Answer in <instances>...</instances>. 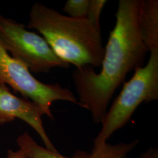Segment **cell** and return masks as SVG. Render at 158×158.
<instances>
[{
  "instance_id": "cell-14",
  "label": "cell",
  "mask_w": 158,
  "mask_h": 158,
  "mask_svg": "<svg viewBox=\"0 0 158 158\" xmlns=\"http://www.w3.org/2000/svg\"></svg>"
},
{
  "instance_id": "cell-5",
  "label": "cell",
  "mask_w": 158,
  "mask_h": 158,
  "mask_svg": "<svg viewBox=\"0 0 158 158\" xmlns=\"http://www.w3.org/2000/svg\"><path fill=\"white\" fill-rule=\"evenodd\" d=\"M0 82L10 85L15 93L39 106L49 118L52 103L63 100L78 104L73 93L59 83L45 84L35 79L28 68L10 55L0 42Z\"/></svg>"
},
{
  "instance_id": "cell-11",
  "label": "cell",
  "mask_w": 158,
  "mask_h": 158,
  "mask_svg": "<svg viewBox=\"0 0 158 158\" xmlns=\"http://www.w3.org/2000/svg\"><path fill=\"white\" fill-rule=\"evenodd\" d=\"M106 0H89L86 19L98 28H100V16Z\"/></svg>"
},
{
  "instance_id": "cell-7",
  "label": "cell",
  "mask_w": 158,
  "mask_h": 158,
  "mask_svg": "<svg viewBox=\"0 0 158 158\" xmlns=\"http://www.w3.org/2000/svg\"><path fill=\"white\" fill-rule=\"evenodd\" d=\"M139 23L142 38L149 52L158 48V0H141Z\"/></svg>"
},
{
  "instance_id": "cell-6",
  "label": "cell",
  "mask_w": 158,
  "mask_h": 158,
  "mask_svg": "<svg viewBox=\"0 0 158 158\" xmlns=\"http://www.w3.org/2000/svg\"><path fill=\"white\" fill-rule=\"evenodd\" d=\"M45 114L39 106L28 99L13 94L6 85L0 82V124L19 118L30 125L38 134L46 148L59 152L46 132L42 117Z\"/></svg>"
},
{
  "instance_id": "cell-8",
  "label": "cell",
  "mask_w": 158,
  "mask_h": 158,
  "mask_svg": "<svg viewBox=\"0 0 158 158\" xmlns=\"http://www.w3.org/2000/svg\"><path fill=\"white\" fill-rule=\"evenodd\" d=\"M17 145L19 149L30 158H90V153L79 151L73 157H66L59 152H55L39 145L27 132L17 138Z\"/></svg>"
},
{
  "instance_id": "cell-10",
  "label": "cell",
  "mask_w": 158,
  "mask_h": 158,
  "mask_svg": "<svg viewBox=\"0 0 158 158\" xmlns=\"http://www.w3.org/2000/svg\"><path fill=\"white\" fill-rule=\"evenodd\" d=\"M89 0H68L63 7V11L69 17L77 19L86 18Z\"/></svg>"
},
{
  "instance_id": "cell-4",
  "label": "cell",
  "mask_w": 158,
  "mask_h": 158,
  "mask_svg": "<svg viewBox=\"0 0 158 158\" xmlns=\"http://www.w3.org/2000/svg\"><path fill=\"white\" fill-rule=\"evenodd\" d=\"M25 28L22 23L0 14V42L12 57L35 73H48L53 68L69 67L57 56L42 36Z\"/></svg>"
},
{
  "instance_id": "cell-13",
  "label": "cell",
  "mask_w": 158,
  "mask_h": 158,
  "mask_svg": "<svg viewBox=\"0 0 158 158\" xmlns=\"http://www.w3.org/2000/svg\"><path fill=\"white\" fill-rule=\"evenodd\" d=\"M7 158H30L28 156L23 152L22 150L19 149L17 151H14L12 150H9L8 151Z\"/></svg>"
},
{
  "instance_id": "cell-9",
  "label": "cell",
  "mask_w": 158,
  "mask_h": 158,
  "mask_svg": "<svg viewBox=\"0 0 158 158\" xmlns=\"http://www.w3.org/2000/svg\"><path fill=\"white\" fill-rule=\"evenodd\" d=\"M138 139L130 143H119L111 145L106 143L102 147L93 148L90 158H126L138 144Z\"/></svg>"
},
{
  "instance_id": "cell-1",
  "label": "cell",
  "mask_w": 158,
  "mask_h": 158,
  "mask_svg": "<svg viewBox=\"0 0 158 158\" xmlns=\"http://www.w3.org/2000/svg\"><path fill=\"white\" fill-rule=\"evenodd\" d=\"M141 0H119L116 23L110 32L99 73L94 68H76L72 79L78 105L89 110L95 124H102L109 102L127 75L143 66L149 51L142 38L139 15Z\"/></svg>"
},
{
  "instance_id": "cell-3",
  "label": "cell",
  "mask_w": 158,
  "mask_h": 158,
  "mask_svg": "<svg viewBox=\"0 0 158 158\" xmlns=\"http://www.w3.org/2000/svg\"><path fill=\"white\" fill-rule=\"evenodd\" d=\"M147 64L136 69L102 122V130L94 140L93 148L107 143L114 132L127 124L142 102L158 100V48L149 52Z\"/></svg>"
},
{
  "instance_id": "cell-12",
  "label": "cell",
  "mask_w": 158,
  "mask_h": 158,
  "mask_svg": "<svg viewBox=\"0 0 158 158\" xmlns=\"http://www.w3.org/2000/svg\"><path fill=\"white\" fill-rule=\"evenodd\" d=\"M139 158H158V149L156 148H150L141 153Z\"/></svg>"
},
{
  "instance_id": "cell-2",
  "label": "cell",
  "mask_w": 158,
  "mask_h": 158,
  "mask_svg": "<svg viewBox=\"0 0 158 158\" xmlns=\"http://www.w3.org/2000/svg\"><path fill=\"white\" fill-rule=\"evenodd\" d=\"M27 28L42 35L61 60L76 68L102 66L105 48L101 28L87 19L63 15L55 10L35 2L31 8Z\"/></svg>"
}]
</instances>
